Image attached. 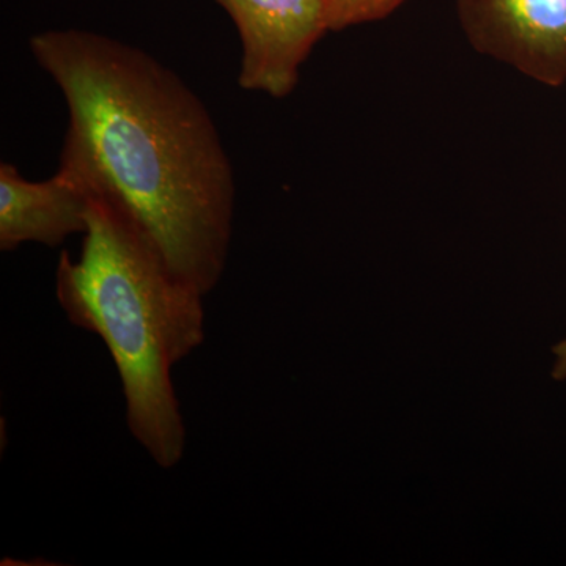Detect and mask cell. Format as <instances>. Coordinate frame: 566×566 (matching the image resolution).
Instances as JSON below:
<instances>
[{
  "instance_id": "cell-6",
  "label": "cell",
  "mask_w": 566,
  "mask_h": 566,
  "mask_svg": "<svg viewBox=\"0 0 566 566\" xmlns=\"http://www.w3.org/2000/svg\"><path fill=\"white\" fill-rule=\"evenodd\" d=\"M406 0H324L329 31H344L357 24L385 20Z\"/></svg>"
},
{
  "instance_id": "cell-7",
  "label": "cell",
  "mask_w": 566,
  "mask_h": 566,
  "mask_svg": "<svg viewBox=\"0 0 566 566\" xmlns=\"http://www.w3.org/2000/svg\"><path fill=\"white\" fill-rule=\"evenodd\" d=\"M554 356H556V364H554L553 376L558 381L566 379V338L554 346Z\"/></svg>"
},
{
  "instance_id": "cell-4",
  "label": "cell",
  "mask_w": 566,
  "mask_h": 566,
  "mask_svg": "<svg viewBox=\"0 0 566 566\" xmlns=\"http://www.w3.org/2000/svg\"><path fill=\"white\" fill-rule=\"evenodd\" d=\"M469 43L531 80L566 81V0H457Z\"/></svg>"
},
{
  "instance_id": "cell-1",
  "label": "cell",
  "mask_w": 566,
  "mask_h": 566,
  "mask_svg": "<svg viewBox=\"0 0 566 566\" xmlns=\"http://www.w3.org/2000/svg\"><path fill=\"white\" fill-rule=\"evenodd\" d=\"M33 59L61 88V164L132 212L203 296L233 237V166L210 112L175 71L102 33H36Z\"/></svg>"
},
{
  "instance_id": "cell-2",
  "label": "cell",
  "mask_w": 566,
  "mask_h": 566,
  "mask_svg": "<svg viewBox=\"0 0 566 566\" xmlns=\"http://www.w3.org/2000/svg\"><path fill=\"white\" fill-rule=\"evenodd\" d=\"M55 296L74 326L103 338L126 401V423L159 468L186 449L175 365L205 340L203 294L186 282L132 212L93 189L76 260L63 251Z\"/></svg>"
},
{
  "instance_id": "cell-5",
  "label": "cell",
  "mask_w": 566,
  "mask_h": 566,
  "mask_svg": "<svg viewBox=\"0 0 566 566\" xmlns=\"http://www.w3.org/2000/svg\"><path fill=\"white\" fill-rule=\"evenodd\" d=\"M92 197L91 182L63 164L44 181L25 180L13 164H0V249L10 252L24 243L57 248L84 234Z\"/></svg>"
},
{
  "instance_id": "cell-3",
  "label": "cell",
  "mask_w": 566,
  "mask_h": 566,
  "mask_svg": "<svg viewBox=\"0 0 566 566\" xmlns=\"http://www.w3.org/2000/svg\"><path fill=\"white\" fill-rule=\"evenodd\" d=\"M240 32L241 88L285 98L324 33V0H216Z\"/></svg>"
}]
</instances>
